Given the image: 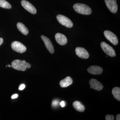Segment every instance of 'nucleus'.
Masks as SVG:
<instances>
[{
    "mask_svg": "<svg viewBox=\"0 0 120 120\" xmlns=\"http://www.w3.org/2000/svg\"><path fill=\"white\" fill-rule=\"evenodd\" d=\"M106 120H114V116L113 115H107L105 116Z\"/></svg>",
    "mask_w": 120,
    "mask_h": 120,
    "instance_id": "6ab92c4d",
    "label": "nucleus"
},
{
    "mask_svg": "<svg viewBox=\"0 0 120 120\" xmlns=\"http://www.w3.org/2000/svg\"><path fill=\"white\" fill-rule=\"evenodd\" d=\"M55 38L57 42L60 45H64L67 44L68 42V39L64 35L60 34L57 33L55 35Z\"/></svg>",
    "mask_w": 120,
    "mask_h": 120,
    "instance_id": "ddd939ff",
    "label": "nucleus"
},
{
    "mask_svg": "<svg viewBox=\"0 0 120 120\" xmlns=\"http://www.w3.org/2000/svg\"><path fill=\"white\" fill-rule=\"evenodd\" d=\"M87 71L90 74L94 75H100L103 72V69L98 66H91L87 69Z\"/></svg>",
    "mask_w": 120,
    "mask_h": 120,
    "instance_id": "f8f14e48",
    "label": "nucleus"
},
{
    "mask_svg": "<svg viewBox=\"0 0 120 120\" xmlns=\"http://www.w3.org/2000/svg\"><path fill=\"white\" fill-rule=\"evenodd\" d=\"M73 107L77 111L83 112L85 110V107L79 101H75L73 103Z\"/></svg>",
    "mask_w": 120,
    "mask_h": 120,
    "instance_id": "2eb2a0df",
    "label": "nucleus"
},
{
    "mask_svg": "<svg viewBox=\"0 0 120 120\" xmlns=\"http://www.w3.org/2000/svg\"><path fill=\"white\" fill-rule=\"evenodd\" d=\"M90 88H92V87L91 86H90Z\"/></svg>",
    "mask_w": 120,
    "mask_h": 120,
    "instance_id": "bb28decb",
    "label": "nucleus"
},
{
    "mask_svg": "<svg viewBox=\"0 0 120 120\" xmlns=\"http://www.w3.org/2000/svg\"><path fill=\"white\" fill-rule=\"evenodd\" d=\"M0 7L4 8L10 9L11 5L5 0H0Z\"/></svg>",
    "mask_w": 120,
    "mask_h": 120,
    "instance_id": "a211bd4d",
    "label": "nucleus"
},
{
    "mask_svg": "<svg viewBox=\"0 0 120 120\" xmlns=\"http://www.w3.org/2000/svg\"><path fill=\"white\" fill-rule=\"evenodd\" d=\"M73 82L71 77L68 76L60 82V84L61 87H66L71 85Z\"/></svg>",
    "mask_w": 120,
    "mask_h": 120,
    "instance_id": "4468645a",
    "label": "nucleus"
},
{
    "mask_svg": "<svg viewBox=\"0 0 120 120\" xmlns=\"http://www.w3.org/2000/svg\"><path fill=\"white\" fill-rule=\"evenodd\" d=\"M57 19L60 23L68 28H71L73 26V23L71 20L63 15H59L57 16Z\"/></svg>",
    "mask_w": 120,
    "mask_h": 120,
    "instance_id": "7ed1b4c3",
    "label": "nucleus"
},
{
    "mask_svg": "<svg viewBox=\"0 0 120 120\" xmlns=\"http://www.w3.org/2000/svg\"><path fill=\"white\" fill-rule=\"evenodd\" d=\"M18 97V95L17 94H15L13 95L11 97V98L12 99H15L17 98Z\"/></svg>",
    "mask_w": 120,
    "mask_h": 120,
    "instance_id": "5701e85b",
    "label": "nucleus"
},
{
    "mask_svg": "<svg viewBox=\"0 0 120 120\" xmlns=\"http://www.w3.org/2000/svg\"><path fill=\"white\" fill-rule=\"evenodd\" d=\"M112 94L114 97L118 101H120V87H116L113 88Z\"/></svg>",
    "mask_w": 120,
    "mask_h": 120,
    "instance_id": "f3484780",
    "label": "nucleus"
},
{
    "mask_svg": "<svg viewBox=\"0 0 120 120\" xmlns=\"http://www.w3.org/2000/svg\"><path fill=\"white\" fill-rule=\"evenodd\" d=\"M17 26L19 30L23 34L25 35L28 34L29 32L28 29L21 22H18L17 24Z\"/></svg>",
    "mask_w": 120,
    "mask_h": 120,
    "instance_id": "dca6fc26",
    "label": "nucleus"
},
{
    "mask_svg": "<svg viewBox=\"0 0 120 120\" xmlns=\"http://www.w3.org/2000/svg\"><path fill=\"white\" fill-rule=\"evenodd\" d=\"M21 4L24 8L30 13L33 14L37 13V11L36 8L33 5L27 1L22 0L21 1Z\"/></svg>",
    "mask_w": 120,
    "mask_h": 120,
    "instance_id": "6e6552de",
    "label": "nucleus"
},
{
    "mask_svg": "<svg viewBox=\"0 0 120 120\" xmlns=\"http://www.w3.org/2000/svg\"><path fill=\"white\" fill-rule=\"evenodd\" d=\"M75 52L76 55L81 58L87 59L90 56L88 52L83 47H76L75 49Z\"/></svg>",
    "mask_w": 120,
    "mask_h": 120,
    "instance_id": "1a4fd4ad",
    "label": "nucleus"
},
{
    "mask_svg": "<svg viewBox=\"0 0 120 120\" xmlns=\"http://www.w3.org/2000/svg\"><path fill=\"white\" fill-rule=\"evenodd\" d=\"M90 85L92 87L94 90L98 91L101 90L103 88V86L101 83L97 79H91L89 82Z\"/></svg>",
    "mask_w": 120,
    "mask_h": 120,
    "instance_id": "9b49d317",
    "label": "nucleus"
},
{
    "mask_svg": "<svg viewBox=\"0 0 120 120\" xmlns=\"http://www.w3.org/2000/svg\"><path fill=\"white\" fill-rule=\"evenodd\" d=\"M105 3L109 11L113 13H116L118 9L116 0H105Z\"/></svg>",
    "mask_w": 120,
    "mask_h": 120,
    "instance_id": "0eeeda50",
    "label": "nucleus"
},
{
    "mask_svg": "<svg viewBox=\"0 0 120 120\" xmlns=\"http://www.w3.org/2000/svg\"><path fill=\"white\" fill-rule=\"evenodd\" d=\"M104 35L107 39L114 45L118 44V39L116 36L113 33L109 30L104 31Z\"/></svg>",
    "mask_w": 120,
    "mask_h": 120,
    "instance_id": "423d86ee",
    "label": "nucleus"
},
{
    "mask_svg": "<svg viewBox=\"0 0 120 120\" xmlns=\"http://www.w3.org/2000/svg\"><path fill=\"white\" fill-rule=\"evenodd\" d=\"M8 66V67H11V66H10V65H9Z\"/></svg>",
    "mask_w": 120,
    "mask_h": 120,
    "instance_id": "a878e982",
    "label": "nucleus"
},
{
    "mask_svg": "<svg viewBox=\"0 0 120 120\" xmlns=\"http://www.w3.org/2000/svg\"><path fill=\"white\" fill-rule=\"evenodd\" d=\"M11 47L14 51L19 53H23L26 50V48L22 43L17 41H15L11 43Z\"/></svg>",
    "mask_w": 120,
    "mask_h": 120,
    "instance_id": "39448f33",
    "label": "nucleus"
},
{
    "mask_svg": "<svg viewBox=\"0 0 120 120\" xmlns=\"http://www.w3.org/2000/svg\"><path fill=\"white\" fill-rule=\"evenodd\" d=\"M41 38L44 42L46 47L49 52L51 53H53L54 52V49L53 45L50 40L47 37L43 35L41 36Z\"/></svg>",
    "mask_w": 120,
    "mask_h": 120,
    "instance_id": "9d476101",
    "label": "nucleus"
},
{
    "mask_svg": "<svg viewBox=\"0 0 120 120\" xmlns=\"http://www.w3.org/2000/svg\"><path fill=\"white\" fill-rule=\"evenodd\" d=\"M59 104V101L57 100H54L52 102V105L53 107H56Z\"/></svg>",
    "mask_w": 120,
    "mask_h": 120,
    "instance_id": "aec40b11",
    "label": "nucleus"
},
{
    "mask_svg": "<svg viewBox=\"0 0 120 120\" xmlns=\"http://www.w3.org/2000/svg\"><path fill=\"white\" fill-rule=\"evenodd\" d=\"M11 67L16 70L24 71H26L27 68H30L31 65L29 63L26 62L24 60L22 61L19 60H16L12 62Z\"/></svg>",
    "mask_w": 120,
    "mask_h": 120,
    "instance_id": "f257e3e1",
    "label": "nucleus"
},
{
    "mask_svg": "<svg viewBox=\"0 0 120 120\" xmlns=\"http://www.w3.org/2000/svg\"><path fill=\"white\" fill-rule=\"evenodd\" d=\"M60 105L62 107H64L65 105V102L64 101H62L60 103Z\"/></svg>",
    "mask_w": 120,
    "mask_h": 120,
    "instance_id": "4be33fe9",
    "label": "nucleus"
},
{
    "mask_svg": "<svg viewBox=\"0 0 120 120\" xmlns=\"http://www.w3.org/2000/svg\"><path fill=\"white\" fill-rule=\"evenodd\" d=\"M73 8L76 12L82 15H90L92 12L91 8L88 5L84 4H75L73 5Z\"/></svg>",
    "mask_w": 120,
    "mask_h": 120,
    "instance_id": "f03ea898",
    "label": "nucleus"
},
{
    "mask_svg": "<svg viewBox=\"0 0 120 120\" xmlns=\"http://www.w3.org/2000/svg\"><path fill=\"white\" fill-rule=\"evenodd\" d=\"M101 45V47L103 51L108 56L111 57L116 56V52L112 46L105 42H102Z\"/></svg>",
    "mask_w": 120,
    "mask_h": 120,
    "instance_id": "20e7f679",
    "label": "nucleus"
},
{
    "mask_svg": "<svg viewBox=\"0 0 120 120\" xmlns=\"http://www.w3.org/2000/svg\"><path fill=\"white\" fill-rule=\"evenodd\" d=\"M25 88V85L24 84H22L20 86L19 88V90H23Z\"/></svg>",
    "mask_w": 120,
    "mask_h": 120,
    "instance_id": "412c9836",
    "label": "nucleus"
},
{
    "mask_svg": "<svg viewBox=\"0 0 120 120\" xmlns=\"http://www.w3.org/2000/svg\"><path fill=\"white\" fill-rule=\"evenodd\" d=\"M116 120H120V114H118L116 116Z\"/></svg>",
    "mask_w": 120,
    "mask_h": 120,
    "instance_id": "b1692460",
    "label": "nucleus"
},
{
    "mask_svg": "<svg viewBox=\"0 0 120 120\" xmlns=\"http://www.w3.org/2000/svg\"><path fill=\"white\" fill-rule=\"evenodd\" d=\"M3 42H4L3 39L2 38H0V45H2L3 43Z\"/></svg>",
    "mask_w": 120,
    "mask_h": 120,
    "instance_id": "393cba45",
    "label": "nucleus"
}]
</instances>
